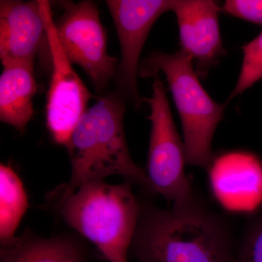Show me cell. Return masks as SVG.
I'll return each instance as SVG.
<instances>
[{"instance_id": "1", "label": "cell", "mask_w": 262, "mask_h": 262, "mask_svg": "<svg viewBox=\"0 0 262 262\" xmlns=\"http://www.w3.org/2000/svg\"><path fill=\"white\" fill-rule=\"evenodd\" d=\"M130 248L139 262H234V258L230 226L198 198L168 210L141 203Z\"/></svg>"}, {"instance_id": "2", "label": "cell", "mask_w": 262, "mask_h": 262, "mask_svg": "<svg viewBox=\"0 0 262 262\" xmlns=\"http://www.w3.org/2000/svg\"><path fill=\"white\" fill-rule=\"evenodd\" d=\"M125 101L115 93L100 97L81 117L67 146L72 164L67 184L51 193L56 203L94 181L120 175L149 192L147 175L131 158L123 126Z\"/></svg>"}, {"instance_id": "3", "label": "cell", "mask_w": 262, "mask_h": 262, "mask_svg": "<svg viewBox=\"0 0 262 262\" xmlns=\"http://www.w3.org/2000/svg\"><path fill=\"white\" fill-rule=\"evenodd\" d=\"M129 181L84 184L55 203L62 219L95 245L108 262H127L141 211Z\"/></svg>"}, {"instance_id": "4", "label": "cell", "mask_w": 262, "mask_h": 262, "mask_svg": "<svg viewBox=\"0 0 262 262\" xmlns=\"http://www.w3.org/2000/svg\"><path fill=\"white\" fill-rule=\"evenodd\" d=\"M160 72L166 77L180 117L186 163L208 171L215 159L212 141L226 105L212 99L198 79L192 58L182 50L172 54L154 52L139 69L142 77Z\"/></svg>"}, {"instance_id": "5", "label": "cell", "mask_w": 262, "mask_h": 262, "mask_svg": "<svg viewBox=\"0 0 262 262\" xmlns=\"http://www.w3.org/2000/svg\"><path fill=\"white\" fill-rule=\"evenodd\" d=\"M152 77V96L144 98L151 108L146 173L153 193L173 202V206H182L196 196L184 170L187 163L184 144L174 123L166 90L159 74Z\"/></svg>"}, {"instance_id": "6", "label": "cell", "mask_w": 262, "mask_h": 262, "mask_svg": "<svg viewBox=\"0 0 262 262\" xmlns=\"http://www.w3.org/2000/svg\"><path fill=\"white\" fill-rule=\"evenodd\" d=\"M63 13L56 23L58 39L71 63L80 66L98 94L117 73V61L107 50L106 31L93 1L61 2Z\"/></svg>"}, {"instance_id": "7", "label": "cell", "mask_w": 262, "mask_h": 262, "mask_svg": "<svg viewBox=\"0 0 262 262\" xmlns=\"http://www.w3.org/2000/svg\"><path fill=\"white\" fill-rule=\"evenodd\" d=\"M49 47L52 73L46 106V123L51 138L67 148L92 94L72 67L58 39L51 3L38 0Z\"/></svg>"}, {"instance_id": "8", "label": "cell", "mask_w": 262, "mask_h": 262, "mask_svg": "<svg viewBox=\"0 0 262 262\" xmlns=\"http://www.w3.org/2000/svg\"><path fill=\"white\" fill-rule=\"evenodd\" d=\"M173 0H108L120 42L121 60L115 81L116 94L139 108L144 98L138 89L141 53L151 27L160 15L171 11Z\"/></svg>"}, {"instance_id": "9", "label": "cell", "mask_w": 262, "mask_h": 262, "mask_svg": "<svg viewBox=\"0 0 262 262\" xmlns=\"http://www.w3.org/2000/svg\"><path fill=\"white\" fill-rule=\"evenodd\" d=\"M171 11L178 23L181 50L196 61L202 75L225 53L219 23L220 8L210 0H173Z\"/></svg>"}, {"instance_id": "10", "label": "cell", "mask_w": 262, "mask_h": 262, "mask_svg": "<svg viewBox=\"0 0 262 262\" xmlns=\"http://www.w3.org/2000/svg\"><path fill=\"white\" fill-rule=\"evenodd\" d=\"M213 191L225 206L253 210L262 203V162L248 151L215 158L208 170Z\"/></svg>"}, {"instance_id": "11", "label": "cell", "mask_w": 262, "mask_h": 262, "mask_svg": "<svg viewBox=\"0 0 262 262\" xmlns=\"http://www.w3.org/2000/svg\"><path fill=\"white\" fill-rule=\"evenodd\" d=\"M48 46L46 24L39 2L0 1V58L34 62L43 46Z\"/></svg>"}, {"instance_id": "12", "label": "cell", "mask_w": 262, "mask_h": 262, "mask_svg": "<svg viewBox=\"0 0 262 262\" xmlns=\"http://www.w3.org/2000/svg\"><path fill=\"white\" fill-rule=\"evenodd\" d=\"M0 120L24 132L34 115L33 98L37 92L34 62L2 63Z\"/></svg>"}, {"instance_id": "13", "label": "cell", "mask_w": 262, "mask_h": 262, "mask_svg": "<svg viewBox=\"0 0 262 262\" xmlns=\"http://www.w3.org/2000/svg\"><path fill=\"white\" fill-rule=\"evenodd\" d=\"M0 262H87V252L70 236L47 239L25 232L2 245Z\"/></svg>"}, {"instance_id": "14", "label": "cell", "mask_w": 262, "mask_h": 262, "mask_svg": "<svg viewBox=\"0 0 262 262\" xmlns=\"http://www.w3.org/2000/svg\"><path fill=\"white\" fill-rule=\"evenodd\" d=\"M29 208L28 196L21 179L9 165H0V241L5 245L15 238Z\"/></svg>"}, {"instance_id": "15", "label": "cell", "mask_w": 262, "mask_h": 262, "mask_svg": "<svg viewBox=\"0 0 262 262\" xmlns=\"http://www.w3.org/2000/svg\"><path fill=\"white\" fill-rule=\"evenodd\" d=\"M243 52L241 73L229 100L242 94L262 78V32L244 46Z\"/></svg>"}, {"instance_id": "16", "label": "cell", "mask_w": 262, "mask_h": 262, "mask_svg": "<svg viewBox=\"0 0 262 262\" xmlns=\"http://www.w3.org/2000/svg\"><path fill=\"white\" fill-rule=\"evenodd\" d=\"M234 262H262V212L248 221Z\"/></svg>"}, {"instance_id": "17", "label": "cell", "mask_w": 262, "mask_h": 262, "mask_svg": "<svg viewBox=\"0 0 262 262\" xmlns=\"http://www.w3.org/2000/svg\"><path fill=\"white\" fill-rule=\"evenodd\" d=\"M222 9L236 18L262 26V0H227Z\"/></svg>"}]
</instances>
